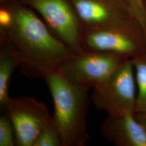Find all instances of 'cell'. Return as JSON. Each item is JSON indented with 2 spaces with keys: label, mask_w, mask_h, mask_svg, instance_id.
<instances>
[{
  "label": "cell",
  "mask_w": 146,
  "mask_h": 146,
  "mask_svg": "<svg viewBox=\"0 0 146 146\" xmlns=\"http://www.w3.org/2000/svg\"><path fill=\"white\" fill-rule=\"evenodd\" d=\"M81 26L107 27L121 23L131 15L123 0H69Z\"/></svg>",
  "instance_id": "cell-8"
},
{
  "label": "cell",
  "mask_w": 146,
  "mask_h": 146,
  "mask_svg": "<svg viewBox=\"0 0 146 146\" xmlns=\"http://www.w3.org/2000/svg\"><path fill=\"white\" fill-rule=\"evenodd\" d=\"M15 0H0V5H5L13 2Z\"/></svg>",
  "instance_id": "cell-17"
},
{
  "label": "cell",
  "mask_w": 146,
  "mask_h": 146,
  "mask_svg": "<svg viewBox=\"0 0 146 146\" xmlns=\"http://www.w3.org/2000/svg\"><path fill=\"white\" fill-rule=\"evenodd\" d=\"M16 145L14 125L5 114L0 116V146Z\"/></svg>",
  "instance_id": "cell-13"
},
{
  "label": "cell",
  "mask_w": 146,
  "mask_h": 146,
  "mask_svg": "<svg viewBox=\"0 0 146 146\" xmlns=\"http://www.w3.org/2000/svg\"><path fill=\"white\" fill-rule=\"evenodd\" d=\"M33 146H63L60 131L53 116L41 129Z\"/></svg>",
  "instance_id": "cell-12"
},
{
  "label": "cell",
  "mask_w": 146,
  "mask_h": 146,
  "mask_svg": "<svg viewBox=\"0 0 146 146\" xmlns=\"http://www.w3.org/2000/svg\"><path fill=\"white\" fill-rule=\"evenodd\" d=\"M21 62L14 51L5 43H0V106L3 107L9 96V85L14 71Z\"/></svg>",
  "instance_id": "cell-10"
},
{
  "label": "cell",
  "mask_w": 146,
  "mask_h": 146,
  "mask_svg": "<svg viewBox=\"0 0 146 146\" xmlns=\"http://www.w3.org/2000/svg\"><path fill=\"white\" fill-rule=\"evenodd\" d=\"M132 62L138 89L135 112H146V54L134 58Z\"/></svg>",
  "instance_id": "cell-11"
},
{
  "label": "cell",
  "mask_w": 146,
  "mask_h": 146,
  "mask_svg": "<svg viewBox=\"0 0 146 146\" xmlns=\"http://www.w3.org/2000/svg\"><path fill=\"white\" fill-rule=\"evenodd\" d=\"M80 40L83 51L113 53L131 60L146 54V35L134 18L110 26L82 27Z\"/></svg>",
  "instance_id": "cell-3"
},
{
  "label": "cell",
  "mask_w": 146,
  "mask_h": 146,
  "mask_svg": "<svg viewBox=\"0 0 146 146\" xmlns=\"http://www.w3.org/2000/svg\"><path fill=\"white\" fill-rule=\"evenodd\" d=\"M9 4L13 21L8 29L0 30V43L14 51L24 74L41 77L43 70L57 68L74 53L52 33L32 8L18 0Z\"/></svg>",
  "instance_id": "cell-1"
},
{
  "label": "cell",
  "mask_w": 146,
  "mask_h": 146,
  "mask_svg": "<svg viewBox=\"0 0 146 146\" xmlns=\"http://www.w3.org/2000/svg\"><path fill=\"white\" fill-rule=\"evenodd\" d=\"M135 116L146 131V112H135Z\"/></svg>",
  "instance_id": "cell-16"
},
{
  "label": "cell",
  "mask_w": 146,
  "mask_h": 146,
  "mask_svg": "<svg viewBox=\"0 0 146 146\" xmlns=\"http://www.w3.org/2000/svg\"><path fill=\"white\" fill-rule=\"evenodd\" d=\"M100 133L116 146H146V131L135 113L108 115L100 125Z\"/></svg>",
  "instance_id": "cell-9"
},
{
  "label": "cell",
  "mask_w": 146,
  "mask_h": 146,
  "mask_svg": "<svg viewBox=\"0 0 146 146\" xmlns=\"http://www.w3.org/2000/svg\"><path fill=\"white\" fill-rule=\"evenodd\" d=\"M131 15L143 27L146 35V10L142 0H123Z\"/></svg>",
  "instance_id": "cell-14"
},
{
  "label": "cell",
  "mask_w": 146,
  "mask_h": 146,
  "mask_svg": "<svg viewBox=\"0 0 146 146\" xmlns=\"http://www.w3.org/2000/svg\"><path fill=\"white\" fill-rule=\"evenodd\" d=\"M3 109L13 124L18 146H33L41 129L52 117L46 105L31 96L10 98Z\"/></svg>",
  "instance_id": "cell-7"
},
{
  "label": "cell",
  "mask_w": 146,
  "mask_h": 146,
  "mask_svg": "<svg viewBox=\"0 0 146 146\" xmlns=\"http://www.w3.org/2000/svg\"><path fill=\"white\" fill-rule=\"evenodd\" d=\"M41 16L56 37L74 53L83 52L80 35L81 24L69 0H18Z\"/></svg>",
  "instance_id": "cell-6"
},
{
  "label": "cell",
  "mask_w": 146,
  "mask_h": 146,
  "mask_svg": "<svg viewBox=\"0 0 146 146\" xmlns=\"http://www.w3.org/2000/svg\"><path fill=\"white\" fill-rule=\"evenodd\" d=\"M127 58L108 52L72 53L57 68L73 83L90 89L105 82Z\"/></svg>",
  "instance_id": "cell-5"
},
{
  "label": "cell",
  "mask_w": 146,
  "mask_h": 146,
  "mask_svg": "<svg viewBox=\"0 0 146 146\" xmlns=\"http://www.w3.org/2000/svg\"><path fill=\"white\" fill-rule=\"evenodd\" d=\"M135 73L131 59L126 60L103 83L94 88L91 100L108 115L135 113Z\"/></svg>",
  "instance_id": "cell-4"
},
{
  "label": "cell",
  "mask_w": 146,
  "mask_h": 146,
  "mask_svg": "<svg viewBox=\"0 0 146 146\" xmlns=\"http://www.w3.org/2000/svg\"><path fill=\"white\" fill-rule=\"evenodd\" d=\"M45 80L54 105L53 118L60 131L63 146H85L89 139L86 118L89 88L73 82L57 68L44 70Z\"/></svg>",
  "instance_id": "cell-2"
},
{
  "label": "cell",
  "mask_w": 146,
  "mask_h": 146,
  "mask_svg": "<svg viewBox=\"0 0 146 146\" xmlns=\"http://www.w3.org/2000/svg\"><path fill=\"white\" fill-rule=\"evenodd\" d=\"M13 14L10 4L0 5V30H5L12 25Z\"/></svg>",
  "instance_id": "cell-15"
},
{
  "label": "cell",
  "mask_w": 146,
  "mask_h": 146,
  "mask_svg": "<svg viewBox=\"0 0 146 146\" xmlns=\"http://www.w3.org/2000/svg\"><path fill=\"white\" fill-rule=\"evenodd\" d=\"M142 1H143V6H144V8H145V10H146V0H142Z\"/></svg>",
  "instance_id": "cell-18"
}]
</instances>
